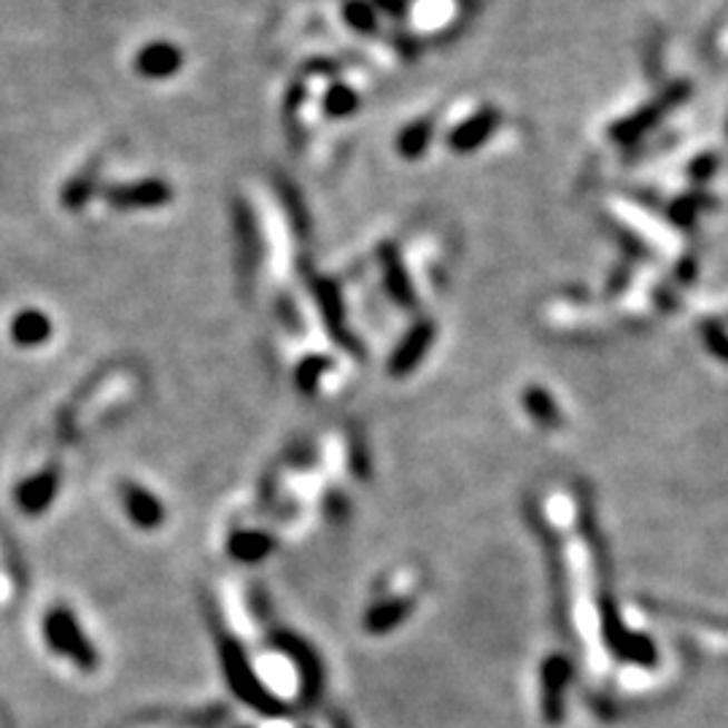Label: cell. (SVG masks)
I'll return each instance as SVG.
<instances>
[{"label": "cell", "instance_id": "6da1fadb", "mask_svg": "<svg viewBox=\"0 0 728 728\" xmlns=\"http://www.w3.org/2000/svg\"><path fill=\"white\" fill-rule=\"evenodd\" d=\"M219 656H222V672H225L229 691L238 696L243 705H248L252 710L267 715V718L286 712V707L281 705L276 696L267 691L265 682L259 680L257 672H254L246 650H243L238 642L225 637V640L219 642Z\"/></svg>", "mask_w": 728, "mask_h": 728}, {"label": "cell", "instance_id": "7a4b0ae2", "mask_svg": "<svg viewBox=\"0 0 728 728\" xmlns=\"http://www.w3.org/2000/svg\"><path fill=\"white\" fill-rule=\"evenodd\" d=\"M43 640L62 659L73 661L76 667L92 672L98 667V650L89 642L79 621L68 607H55L47 618H43Z\"/></svg>", "mask_w": 728, "mask_h": 728}, {"label": "cell", "instance_id": "3957f363", "mask_svg": "<svg viewBox=\"0 0 728 728\" xmlns=\"http://www.w3.org/2000/svg\"><path fill=\"white\" fill-rule=\"evenodd\" d=\"M270 645L278 648L284 656H289L292 663H295L299 672V693H303V701L305 705H313L324 691V667L316 650H313L303 637H297L295 631L286 629L273 631Z\"/></svg>", "mask_w": 728, "mask_h": 728}, {"label": "cell", "instance_id": "277c9868", "mask_svg": "<svg viewBox=\"0 0 728 728\" xmlns=\"http://www.w3.org/2000/svg\"><path fill=\"white\" fill-rule=\"evenodd\" d=\"M311 289H313V297H316L318 311H322L324 327H327L332 341H335L337 346L348 348L351 354L360 356L362 351H360V343H356L354 335H351L346 303H343L341 286H337L332 278L316 276V278H311Z\"/></svg>", "mask_w": 728, "mask_h": 728}, {"label": "cell", "instance_id": "5b68a950", "mask_svg": "<svg viewBox=\"0 0 728 728\" xmlns=\"http://www.w3.org/2000/svg\"><path fill=\"white\" fill-rule=\"evenodd\" d=\"M174 189L170 184L159 181V178H144L136 184H121V187H111L106 191V200L119 210H149L168 206Z\"/></svg>", "mask_w": 728, "mask_h": 728}, {"label": "cell", "instance_id": "8992f818", "mask_svg": "<svg viewBox=\"0 0 728 728\" xmlns=\"http://www.w3.org/2000/svg\"><path fill=\"white\" fill-rule=\"evenodd\" d=\"M686 98H688V87H682V85L672 87L667 95H663L661 100H656V104L645 106L642 111L631 114L629 119L618 121V125L610 130L612 140H618V144H631V140L642 138L645 132H648L650 127H653L656 121H659L663 117V114L669 111V108L677 106V104H680V100H686Z\"/></svg>", "mask_w": 728, "mask_h": 728}, {"label": "cell", "instance_id": "52a82bcc", "mask_svg": "<svg viewBox=\"0 0 728 728\" xmlns=\"http://www.w3.org/2000/svg\"><path fill=\"white\" fill-rule=\"evenodd\" d=\"M432 343H434V324L419 322L416 327L402 337L400 346L394 348L392 360H388V373H392L394 378H405V375H411L421 364V360L430 354Z\"/></svg>", "mask_w": 728, "mask_h": 728}, {"label": "cell", "instance_id": "ba28073f", "mask_svg": "<svg viewBox=\"0 0 728 728\" xmlns=\"http://www.w3.org/2000/svg\"><path fill=\"white\" fill-rule=\"evenodd\" d=\"M235 235H238V262H240V278L248 281L257 276L259 259H262V240H259V227L257 216L252 214V208L246 203H235Z\"/></svg>", "mask_w": 728, "mask_h": 728}, {"label": "cell", "instance_id": "9c48e42d", "mask_svg": "<svg viewBox=\"0 0 728 728\" xmlns=\"http://www.w3.org/2000/svg\"><path fill=\"white\" fill-rule=\"evenodd\" d=\"M184 66V55L176 43L170 41H151L140 49L136 57V70L138 76L151 81H163L176 76Z\"/></svg>", "mask_w": 728, "mask_h": 728}, {"label": "cell", "instance_id": "30bf717a", "mask_svg": "<svg viewBox=\"0 0 728 728\" xmlns=\"http://www.w3.org/2000/svg\"><path fill=\"white\" fill-rule=\"evenodd\" d=\"M381 259V273H383V286H386L388 297L394 303L402 305V308H413L416 305V289H413V281L407 276L405 265H402V257L394 243H383L378 248Z\"/></svg>", "mask_w": 728, "mask_h": 728}, {"label": "cell", "instance_id": "8fae6325", "mask_svg": "<svg viewBox=\"0 0 728 728\" xmlns=\"http://www.w3.org/2000/svg\"><path fill=\"white\" fill-rule=\"evenodd\" d=\"M570 680V663L561 656L545 661L542 667V712L548 724H561L564 718V686Z\"/></svg>", "mask_w": 728, "mask_h": 728}, {"label": "cell", "instance_id": "7c38bea8", "mask_svg": "<svg viewBox=\"0 0 728 728\" xmlns=\"http://www.w3.org/2000/svg\"><path fill=\"white\" fill-rule=\"evenodd\" d=\"M604 634L607 642L612 645V650H616L618 656H623V659L645 663V667H650V663L656 661L653 645L645 640V637L629 634V631L623 629V623L616 618V612H612V604L604 607Z\"/></svg>", "mask_w": 728, "mask_h": 728}, {"label": "cell", "instance_id": "4fadbf2b", "mask_svg": "<svg viewBox=\"0 0 728 728\" xmlns=\"http://www.w3.org/2000/svg\"><path fill=\"white\" fill-rule=\"evenodd\" d=\"M500 127V111L496 108H483L475 117L456 127V130L449 136V146L456 155H470V151L481 149V146L494 136V130Z\"/></svg>", "mask_w": 728, "mask_h": 728}, {"label": "cell", "instance_id": "5bb4252c", "mask_svg": "<svg viewBox=\"0 0 728 728\" xmlns=\"http://www.w3.org/2000/svg\"><path fill=\"white\" fill-rule=\"evenodd\" d=\"M57 489H60L57 472H41V475L28 478V481L19 483L14 491L17 508L28 515H41L43 510L55 502Z\"/></svg>", "mask_w": 728, "mask_h": 728}, {"label": "cell", "instance_id": "9a60e30c", "mask_svg": "<svg viewBox=\"0 0 728 728\" xmlns=\"http://www.w3.org/2000/svg\"><path fill=\"white\" fill-rule=\"evenodd\" d=\"M121 496H125L127 515H130V521L136 523L138 529L163 527L165 508L149 489H144V485L138 483H127L125 489H121Z\"/></svg>", "mask_w": 728, "mask_h": 728}, {"label": "cell", "instance_id": "2e32d148", "mask_svg": "<svg viewBox=\"0 0 728 728\" xmlns=\"http://www.w3.org/2000/svg\"><path fill=\"white\" fill-rule=\"evenodd\" d=\"M52 329H55L52 318H49L43 311H36V308L19 311L9 324L11 341L22 348L43 346V343L52 337Z\"/></svg>", "mask_w": 728, "mask_h": 728}, {"label": "cell", "instance_id": "e0dca14e", "mask_svg": "<svg viewBox=\"0 0 728 728\" xmlns=\"http://www.w3.org/2000/svg\"><path fill=\"white\" fill-rule=\"evenodd\" d=\"M273 548H276V542L267 538V534L248 532V529L229 534L227 540V553L235 561H240V564H259V561H265L273 553Z\"/></svg>", "mask_w": 728, "mask_h": 728}, {"label": "cell", "instance_id": "ac0fdd59", "mask_svg": "<svg viewBox=\"0 0 728 728\" xmlns=\"http://www.w3.org/2000/svg\"><path fill=\"white\" fill-rule=\"evenodd\" d=\"M411 599H386V602H378L364 616V629H367L370 634H388V631L397 629V626L411 616Z\"/></svg>", "mask_w": 728, "mask_h": 728}, {"label": "cell", "instance_id": "d6986e66", "mask_svg": "<svg viewBox=\"0 0 728 728\" xmlns=\"http://www.w3.org/2000/svg\"><path fill=\"white\" fill-rule=\"evenodd\" d=\"M434 136V121L432 119H419L413 125H407L405 130L397 136V151L405 159H421L426 149H430Z\"/></svg>", "mask_w": 728, "mask_h": 728}, {"label": "cell", "instance_id": "ffe728a7", "mask_svg": "<svg viewBox=\"0 0 728 728\" xmlns=\"http://www.w3.org/2000/svg\"><path fill=\"white\" fill-rule=\"evenodd\" d=\"M523 405H527L529 416L538 421V424H542V426H559L561 424L559 405H555V402L551 400V394H548L545 388L529 386L527 392H523Z\"/></svg>", "mask_w": 728, "mask_h": 728}, {"label": "cell", "instance_id": "44dd1931", "mask_svg": "<svg viewBox=\"0 0 728 728\" xmlns=\"http://www.w3.org/2000/svg\"><path fill=\"white\" fill-rule=\"evenodd\" d=\"M329 367H332V362L327 360V356H305V360L299 362L295 370V386L303 394H313L318 388V383H322L324 375L329 373Z\"/></svg>", "mask_w": 728, "mask_h": 728}, {"label": "cell", "instance_id": "7402d4cb", "mask_svg": "<svg viewBox=\"0 0 728 728\" xmlns=\"http://www.w3.org/2000/svg\"><path fill=\"white\" fill-rule=\"evenodd\" d=\"M360 106H362L360 95L346 85H335L327 92V98H324V111H327L332 119L354 117V114L360 111Z\"/></svg>", "mask_w": 728, "mask_h": 728}, {"label": "cell", "instance_id": "603a6c76", "mask_svg": "<svg viewBox=\"0 0 728 728\" xmlns=\"http://www.w3.org/2000/svg\"><path fill=\"white\" fill-rule=\"evenodd\" d=\"M343 19L356 30V33H373L378 19H375V9L364 0H348L346 9H343Z\"/></svg>", "mask_w": 728, "mask_h": 728}, {"label": "cell", "instance_id": "cb8c5ba5", "mask_svg": "<svg viewBox=\"0 0 728 728\" xmlns=\"http://www.w3.org/2000/svg\"><path fill=\"white\" fill-rule=\"evenodd\" d=\"M95 191V178L92 176H76L73 181L62 189V206L68 210H79L85 208Z\"/></svg>", "mask_w": 728, "mask_h": 728}, {"label": "cell", "instance_id": "d4e9b609", "mask_svg": "<svg viewBox=\"0 0 728 728\" xmlns=\"http://www.w3.org/2000/svg\"><path fill=\"white\" fill-rule=\"evenodd\" d=\"M281 195H284V206L289 210L292 225H295V229H299V235L308 233V214H305L303 200H299L297 191L292 189L289 184H281Z\"/></svg>", "mask_w": 728, "mask_h": 728}, {"label": "cell", "instance_id": "484cf974", "mask_svg": "<svg viewBox=\"0 0 728 728\" xmlns=\"http://www.w3.org/2000/svg\"><path fill=\"white\" fill-rule=\"evenodd\" d=\"M701 337H705V343L710 346V351L718 360L728 362V335L726 329H720L715 322H707L705 327H701Z\"/></svg>", "mask_w": 728, "mask_h": 728}, {"label": "cell", "instance_id": "4316f807", "mask_svg": "<svg viewBox=\"0 0 728 728\" xmlns=\"http://www.w3.org/2000/svg\"><path fill=\"white\" fill-rule=\"evenodd\" d=\"M699 208H701V197H680V200L669 208V216H672L675 225L688 227L696 219V214H699Z\"/></svg>", "mask_w": 728, "mask_h": 728}, {"label": "cell", "instance_id": "83f0119b", "mask_svg": "<svg viewBox=\"0 0 728 728\" xmlns=\"http://www.w3.org/2000/svg\"><path fill=\"white\" fill-rule=\"evenodd\" d=\"M715 168H718V157H715V155H701L691 165V176L696 178V181H705V178H710L715 174Z\"/></svg>", "mask_w": 728, "mask_h": 728}, {"label": "cell", "instance_id": "f1b7e54d", "mask_svg": "<svg viewBox=\"0 0 728 728\" xmlns=\"http://www.w3.org/2000/svg\"><path fill=\"white\" fill-rule=\"evenodd\" d=\"M375 6L392 17H402L407 11V0H375Z\"/></svg>", "mask_w": 728, "mask_h": 728}]
</instances>
